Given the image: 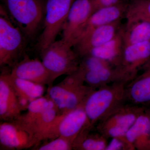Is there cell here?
Returning <instances> with one entry per match:
<instances>
[{"label": "cell", "instance_id": "obj_1", "mask_svg": "<svg viewBox=\"0 0 150 150\" xmlns=\"http://www.w3.org/2000/svg\"><path fill=\"white\" fill-rule=\"evenodd\" d=\"M128 83L115 82L94 90L89 95L83 105L88 120V127L92 129L96 124L126 103L125 87Z\"/></svg>", "mask_w": 150, "mask_h": 150}, {"label": "cell", "instance_id": "obj_2", "mask_svg": "<svg viewBox=\"0 0 150 150\" xmlns=\"http://www.w3.org/2000/svg\"><path fill=\"white\" fill-rule=\"evenodd\" d=\"M85 84L80 68L61 82L48 87L47 94L54 102L59 113H66L83 105L89 95L94 90Z\"/></svg>", "mask_w": 150, "mask_h": 150}, {"label": "cell", "instance_id": "obj_3", "mask_svg": "<svg viewBox=\"0 0 150 150\" xmlns=\"http://www.w3.org/2000/svg\"><path fill=\"white\" fill-rule=\"evenodd\" d=\"M15 25L26 38L34 37L44 17L45 5L41 0H4Z\"/></svg>", "mask_w": 150, "mask_h": 150}, {"label": "cell", "instance_id": "obj_4", "mask_svg": "<svg viewBox=\"0 0 150 150\" xmlns=\"http://www.w3.org/2000/svg\"><path fill=\"white\" fill-rule=\"evenodd\" d=\"M63 39L55 40L40 52L41 62L51 76L52 83L57 78L73 74L79 69V57Z\"/></svg>", "mask_w": 150, "mask_h": 150}, {"label": "cell", "instance_id": "obj_5", "mask_svg": "<svg viewBox=\"0 0 150 150\" xmlns=\"http://www.w3.org/2000/svg\"><path fill=\"white\" fill-rule=\"evenodd\" d=\"M0 66L13 67L17 62L25 48V36L1 10Z\"/></svg>", "mask_w": 150, "mask_h": 150}, {"label": "cell", "instance_id": "obj_6", "mask_svg": "<svg viewBox=\"0 0 150 150\" xmlns=\"http://www.w3.org/2000/svg\"><path fill=\"white\" fill-rule=\"evenodd\" d=\"M145 107L126 103L97 123L98 132L106 139L126 136Z\"/></svg>", "mask_w": 150, "mask_h": 150}, {"label": "cell", "instance_id": "obj_7", "mask_svg": "<svg viewBox=\"0 0 150 150\" xmlns=\"http://www.w3.org/2000/svg\"><path fill=\"white\" fill-rule=\"evenodd\" d=\"M74 0H47L45 7L44 27L38 46L41 52L56 40L62 30Z\"/></svg>", "mask_w": 150, "mask_h": 150}, {"label": "cell", "instance_id": "obj_8", "mask_svg": "<svg viewBox=\"0 0 150 150\" xmlns=\"http://www.w3.org/2000/svg\"><path fill=\"white\" fill-rule=\"evenodd\" d=\"M88 126L83 105L66 113L59 114L52 122L42 140L64 137L73 143L83 129Z\"/></svg>", "mask_w": 150, "mask_h": 150}, {"label": "cell", "instance_id": "obj_9", "mask_svg": "<svg viewBox=\"0 0 150 150\" xmlns=\"http://www.w3.org/2000/svg\"><path fill=\"white\" fill-rule=\"evenodd\" d=\"M150 62V41H146L125 46L120 64L116 67L123 79L129 82Z\"/></svg>", "mask_w": 150, "mask_h": 150}, {"label": "cell", "instance_id": "obj_10", "mask_svg": "<svg viewBox=\"0 0 150 150\" xmlns=\"http://www.w3.org/2000/svg\"><path fill=\"white\" fill-rule=\"evenodd\" d=\"M0 145L5 150H23L35 147L38 142L35 135L18 121H1Z\"/></svg>", "mask_w": 150, "mask_h": 150}, {"label": "cell", "instance_id": "obj_11", "mask_svg": "<svg viewBox=\"0 0 150 150\" xmlns=\"http://www.w3.org/2000/svg\"><path fill=\"white\" fill-rule=\"evenodd\" d=\"M95 11L93 0H74L62 28V39L73 47L81 28Z\"/></svg>", "mask_w": 150, "mask_h": 150}, {"label": "cell", "instance_id": "obj_12", "mask_svg": "<svg viewBox=\"0 0 150 150\" xmlns=\"http://www.w3.org/2000/svg\"><path fill=\"white\" fill-rule=\"evenodd\" d=\"M121 21L98 28L81 38L73 46L74 51L80 59L87 55L94 48L101 46L114 37L123 26Z\"/></svg>", "mask_w": 150, "mask_h": 150}, {"label": "cell", "instance_id": "obj_13", "mask_svg": "<svg viewBox=\"0 0 150 150\" xmlns=\"http://www.w3.org/2000/svg\"><path fill=\"white\" fill-rule=\"evenodd\" d=\"M9 73L4 72L0 76V119L1 121H15L22 110L18 98L11 83Z\"/></svg>", "mask_w": 150, "mask_h": 150}, {"label": "cell", "instance_id": "obj_14", "mask_svg": "<svg viewBox=\"0 0 150 150\" xmlns=\"http://www.w3.org/2000/svg\"><path fill=\"white\" fill-rule=\"evenodd\" d=\"M11 75L43 85L53 86L51 76L41 61L24 56L12 67Z\"/></svg>", "mask_w": 150, "mask_h": 150}, {"label": "cell", "instance_id": "obj_15", "mask_svg": "<svg viewBox=\"0 0 150 150\" xmlns=\"http://www.w3.org/2000/svg\"><path fill=\"white\" fill-rule=\"evenodd\" d=\"M129 4L123 3L103 8L95 11L81 28L76 43L93 30L105 25L122 20L123 17L125 16Z\"/></svg>", "mask_w": 150, "mask_h": 150}, {"label": "cell", "instance_id": "obj_16", "mask_svg": "<svg viewBox=\"0 0 150 150\" xmlns=\"http://www.w3.org/2000/svg\"><path fill=\"white\" fill-rule=\"evenodd\" d=\"M126 103L139 106H150V62L143 72L129 82L125 87Z\"/></svg>", "mask_w": 150, "mask_h": 150}, {"label": "cell", "instance_id": "obj_17", "mask_svg": "<svg viewBox=\"0 0 150 150\" xmlns=\"http://www.w3.org/2000/svg\"><path fill=\"white\" fill-rule=\"evenodd\" d=\"M123 26L112 38L101 46L94 48L87 55L103 59L114 67H118L120 64L125 47L123 38Z\"/></svg>", "mask_w": 150, "mask_h": 150}, {"label": "cell", "instance_id": "obj_18", "mask_svg": "<svg viewBox=\"0 0 150 150\" xmlns=\"http://www.w3.org/2000/svg\"><path fill=\"white\" fill-rule=\"evenodd\" d=\"M136 150H150V128L146 107L126 135Z\"/></svg>", "mask_w": 150, "mask_h": 150}, {"label": "cell", "instance_id": "obj_19", "mask_svg": "<svg viewBox=\"0 0 150 150\" xmlns=\"http://www.w3.org/2000/svg\"><path fill=\"white\" fill-rule=\"evenodd\" d=\"M123 26L124 46L150 41V22L139 18L126 19Z\"/></svg>", "mask_w": 150, "mask_h": 150}, {"label": "cell", "instance_id": "obj_20", "mask_svg": "<svg viewBox=\"0 0 150 150\" xmlns=\"http://www.w3.org/2000/svg\"><path fill=\"white\" fill-rule=\"evenodd\" d=\"M81 70L85 83L95 89L118 81H125L116 67H107L95 71Z\"/></svg>", "mask_w": 150, "mask_h": 150}, {"label": "cell", "instance_id": "obj_21", "mask_svg": "<svg viewBox=\"0 0 150 150\" xmlns=\"http://www.w3.org/2000/svg\"><path fill=\"white\" fill-rule=\"evenodd\" d=\"M92 129L85 127L73 142V150H105L108 139L99 132L92 133Z\"/></svg>", "mask_w": 150, "mask_h": 150}, {"label": "cell", "instance_id": "obj_22", "mask_svg": "<svg viewBox=\"0 0 150 150\" xmlns=\"http://www.w3.org/2000/svg\"><path fill=\"white\" fill-rule=\"evenodd\" d=\"M10 80L18 96L23 97L33 101L43 96L45 91V86L30 81L15 77L9 73Z\"/></svg>", "mask_w": 150, "mask_h": 150}, {"label": "cell", "instance_id": "obj_23", "mask_svg": "<svg viewBox=\"0 0 150 150\" xmlns=\"http://www.w3.org/2000/svg\"><path fill=\"white\" fill-rule=\"evenodd\" d=\"M55 106L54 102L46 94L45 96L41 97L30 103L26 112L22 113L15 121L22 124H26L46 110Z\"/></svg>", "mask_w": 150, "mask_h": 150}, {"label": "cell", "instance_id": "obj_24", "mask_svg": "<svg viewBox=\"0 0 150 150\" xmlns=\"http://www.w3.org/2000/svg\"><path fill=\"white\" fill-rule=\"evenodd\" d=\"M125 17L150 22V0H132L129 3Z\"/></svg>", "mask_w": 150, "mask_h": 150}, {"label": "cell", "instance_id": "obj_25", "mask_svg": "<svg viewBox=\"0 0 150 150\" xmlns=\"http://www.w3.org/2000/svg\"><path fill=\"white\" fill-rule=\"evenodd\" d=\"M115 67L109 62L95 56L87 55L80 60L79 68L84 71H95L109 67Z\"/></svg>", "mask_w": 150, "mask_h": 150}, {"label": "cell", "instance_id": "obj_26", "mask_svg": "<svg viewBox=\"0 0 150 150\" xmlns=\"http://www.w3.org/2000/svg\"><path fill=\"white\" fill-rule=\"evenodd\" d=\"M33 149L35 150H73L72 143L64 137H59Z\"/></svg>", "mask_w": 150, "mask_h": 150}, {"label": "cell", "instance_id": "obj_27", "mask_svg": "<svg viewBox=\"0 0 150 150\" xmlns=\"http://www.w3.org/2000/svg\"><path fill=\"white\" fill-rule=\"evenodd\" d=\"M108 144L105 150H134V145L129 142L126 136L114 137Z\"/></svg>", "mask_w": 150, "mask_h": 150}, {"label": "cell", "instance_id": "obj_28", "mask_svg": "<svg viewBox=\"0 0 150 150\" xmlns=\"http://www.w3.org/2000/svg\"><path fill=\"white\" fill-rule=\"evenodd\" d=\"M128 0H93L95 10L127 3Z\"/></svg>", "mask_w": 150, "mask_h": 150}, {"label": "cell", "instance_id": "obj_29", "mask_svg": "<svg viewBox=\"0 0 150 150\" xmlns=\"http://www.w3.org/2000/svg\"><path fill=\"white\" fill-rule=\"evenodd\" d=\"M146 110L147 112L148 117H149V126L150 128V106L149 107H146Z\"/></svg>", "mask_w": 150, "mask_h": 150}]
</instances>
